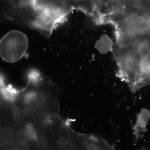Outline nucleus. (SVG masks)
I'll return each mask as SVG.
<instances>
[{"label":"nucleus","instance_id":"nucleus-1","mask_svg":"<svg viewBox=\"0 0 150 150\" xmlns=\"http://www.w3.org/2000/svg\"><path fill=\"white\" fill-rule=\"evenodd\" d=\"M51 12L64 19L72 11H80L88 16L95 23L98 21L105 6V0H44Z\"/></svg>","mask_w":150,"mask_h":150},{"label":"nucleus","instance_id":"nucleus-2","mask_svg":"<svg viewBox=\"0 0 150 150\" xmlns=\"http://www.w3.org/2000/svg\"><path fill=\"white\" fill-rule=\"evenodd\" d=\"M28 46V39L24 33L18 30H11L1 39L0 55L6 62L15 63L24 56Z\"/></svg>","mask_w":150,"mask_h":150}]
</instances>
